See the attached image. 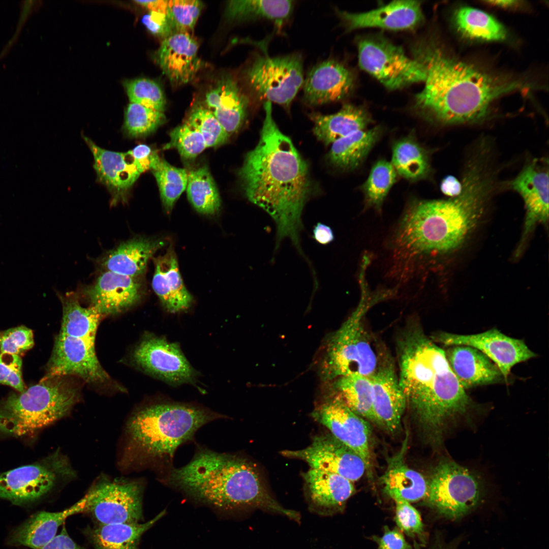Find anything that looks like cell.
Listing matches in <instances>:
<instances>
[{
    "mask_svg": "<svg viewBox=\"0 0 549 549\" xmlns=\"http://www.w3.org/2000/svg\"><path fill=\"white\" fill-rule=\"evenodd\" d=\"M265 117L256 146L246 155L238 175L245 194L273 219L275 249L290 239L303 255L300 234L301 216L311 193L308 165L272 115L271 103H264Z\"/></svg>",
    "mask_w": 549,
    "mask_h": 549,
    "instance_id": "6da1fadb",
    "label": "cell"
},
{
    "mask_svg": "<svg viewBox=\"0 0 549 549\" xmlns=\"http://www.w3.org/2000/svg\"><path fill=\"white\" fill-rule=\"evenodd\" d=\"M396 176V172L391 163L385 160L377 162L362 186L367 205L380 208Z\"/></svg>",
    "mask_w": 549,
    "mask_h": 549,
    "instance_id": "7bdbcfd3",
    "label": "cell"
},
{
    "mask_svg": "<svg viewBox=\"0 0 549 549\" xmlns=\"http://www.w3.org/2000/svg\"><path fill=\"white\" fill-rule=\"evenodd\" d=\"M311 415L335 438L358 454L367 468H370V425L364 418L352 411L339 395L321 404Z\"/></svg>",
    "mask_w": 549,
    "mask_h": 549,
    "instance_id": "ac0fdd59",
    "label": "cell"
},
{
    "mask_svg": "<svg viewBox=\"0 0 549 549\" xmlns=\"http://www.w3.org/2000/svg\"><path fill=\"white\" fill-rule=\"evenodd\" d=\"M197 42L188 33H175L163 40L155 59L169 81L180 85L191 81L200 69Z\"/></svg>",
    "mask_w": 549,
    "mask_h": 549,
    "instance_id": "603a6c76",
    "label": "cell"
},
{
    "mask_svg": "<svg viewBox=\"0 0 549 549\" xmlns=\"http://www.w3.org/2000/svg\"><path fill=\"white\" fill-rule=\"evenodd\" d=\"M0 354H1V351H0Z\"/></svg>",
    "mask_w": 549,
    "mask_h": 549,
    "instance_id": "6125c7cd",
    "label": "cell"
},
{
    "mask_svg": "<svg viewBox=\"0 0 549 549\" xmlns=\"http://www.w3.org/2000/svg\"><path fill=\"white\" fill-rule=\"evenodd\" d=\"M156 178L163 204L170 212L176 200L186 189L188 173L182 168H177L160 159L152 170Z\"/></svg>",
    "mask_w": 549,
    "mask_h": 549,
    "instance_id": "b9f144b4",
    "label": "cell"
},
{
    "mask_svg": "<svg viewBox=\"0 0 549 549\" xmlns=\"http://www.w3.org/2000/svg\"><path fill=\"white\" fill-rule=\"evenodd\" d=\"M124 85L131 103L162 112L164 111L165 97L156 82L146 78H137L126 81Z\"/></svg>",
    "mask_w": 549,
    "mask_h": 549,
    "instance_id": "f6af8a7d",
    "label": "cell"
},
{
    "mask_svg": "<svg viewBox=\"0 0 549 549\" xmlns=\"http://www.w3.org/2000/svg\"><path fill=\"white\" fill-rule=\"evenodd\" d=\"M84 139L93 155L94 168L99 179L113 194V204L125 200L127 191L140 175L129 151L107 150L86 137Z\"/></svg>",
    "mask_w": 549,
    "mask_h": 549,
    "instance_id": "484cf974",
    "label": "cell"
},
{
    "mask_svg": "<svg viewBox=\"0 0 549 549\" xmlns=\"http://www.w3.org/2000/svg\"><path fill=\"white\" fill-rule=\"evenodd\" d=\"M453 20L458 30L470 39L500 41L507 38L505 27L492 16L479 9L459 8L453 14Z\"/></svg>",
    "mask_w": 549,
    "mask_h": 549,
    "instance_id": "8d00e7d4",
    "label": "cell"
},
{
    "mask_svg": "<svg viewBox=\"0 0 549 549\" xmlns=\"http://www.w3.org/2000/svg\"><path fill=\"white\" fill-rule=\"evenodd\" d=\"M137 278L106 270L84 290L91 306L102 315L119 313L135 304L141 296Z\"/></svg>",
    "mask_w": 549,
    "mask_h": 549,
    "instance_id": "7402d4cb",
    "label": "cell"
},
{
    "mask_svg": "<svg viewBox=\"0 0 549 549\" xmlns=\"http://www.w3.org/2000/svg\"><path fill=\"white\" fill-rule=\"evenodd\" d=\"M208 109L230 136L237 132L246 116L249 100L235 81L224 77L205 96Z\"/></svg>",
    "mask_w": 549,
    "mask_h": 549,
    "instance_id": "f546056e",
    "label": "cell"
},
{
    "mask_svg": "<svg viewBox=\"0 0 549 549\" xmlns=\"http://www.w3.org/2000/svg\"><path fill=\"white\" fill-rule=\"evenodd\" d=\"M391 163L396 172L411 180L422 179L430 171L426 151L411 138L404 139L394 144Z\"/></svg>",
    "mask_w": 549,
    "mask_h": 549,
    "instance_id": "f35d334b",
    "label": "cell"
},
{
    "mask_svg": "<svg viewBox=\"0 0 549 549\" xmlns=\"http://www.w3.org/2000/svg\"><path fill=\"white\" fill-rule=\"evenodd\" d=\"M484 494L481 478L475 473L450 460L441 462L428 481L425 499L442 516L461 518L480 502Z\"/></svg>",
    "mask_w": 549,
    "mask_h": 549,
    "instance_id": "9c48e42d",
    "label": "cell"
},
{
    "mask_svg": "<svg viewBox=\"0 0 549 549\" xmlns=\"http://www.w3.org/2000/svg\"><path fill=\"white\" fill-rule=\"evenodd\" d=\"M71 472L65 458L56 452L39 462L0 473V498L16 505L35 501Z\"/></svg>",
    "mask_w": 549,
    "mask_h": 549,
    "instance_id": "7c38bea8",
    "label": "cell"
},
{
    "mask_svg": "<svg viewBox=\"0 0 549 549\" xmlns=\"http://www.w3.org/2000/svg\"><path fill=\"white\" fill-rule=\"evenodd\" d=\"M161 512L152 519L144 523L100 525L92 533L96 549H139L142 534L165 514Z\"/></svg>",
    "mask_w": 549,
    "mask_h": 549,
    "instance_id": "d590c367",
    "label": "cell"
},
{
    "mask_svg": "<svg viewBox=\"0 0 549 549\" xmlns=\"http://www.w3.org/2000/svg\"><path fill=\"white\" fill-rule=\"evenodd\" d=\"M46 376H77L96 385L110 382L97 358L94 343L60 333L56 338Z\"/></svg>",
    "mask_w": 549,
    "mask_h": 549,
    "instance_id": "e0dca14e",
    "label": "cell"
},
{
    "mask_svg": "<svg viewBox=\"0 0 549 549\" xmlns=\"http://www.w3.org/2000/svg\"><path fill=\"white\" fill-rule=\"evenodd\" d=\"M165 120L163 112L131 103L125 112L124 128L130 136L140 137L152 133Z\"/></svg>",
    "mask_w": 549,
    "mask_h": 549,
    "instance_id": "ee69618b",
    "label": "cell"
},
{
    "mask_svg": "<svg viewBox=\"0 0 549 549\" xmlns=\"http://www.w3.org/2000/svg\"><path fill=\"white\" fill-rule=\"evenodd\" d=\"M448 347L445 351L447 360L465 390L497 383L504 378L498 367L476 349L462 345Z\"/></svg>",
    "mask_w": 549,
    "mask_h": 549,
    "instance_id": "4316f807",
    "label": "cell"
},
{
    "mask_svg": "<svg viewBox=\"0 0 549 549\" xmlns=\"http://www.w3.org/2000/svg\"><path fill=\"white\" fill-rule=\"evenodd\" d=\"M362 294L357 308L331 338L327 349L325 373L330 377L351 375L372 376L377 369L378 357L363 322L372 304Z\"/></svg>",
    "mask_w": 549,
    "mask_h": 549,
    "instance_id": "ba28073f",
    "label": "cell"
},
{
    "mask_svg": "<svg viewBox=\"0 0 549 549\" xmlns=\"http://www.w3.org/2000/svg\"><path fill=\"white\" fill-rule=\"evenodd\" d=\"M440 189L445 195L449 198H453L462 193L463 184L455 176L449 175L442 179Z\"/></svg>",
    "mask_w": 549,
    "mask_h": 549,
    "instance_id": "9f6ffc18",
    "label": "cell"
},
{
    "mask_svg": "<svg viewBox=\"0 0 549 549\" xmlns=\"http://www.w3.org/2000/svg\"><path fill=\"white\" fill-rule=\"evenodd\" d=\"M425 72L424 86L415 96V108L442 125L480 121L500 97L528 84L494 76L448 54L434 41L424 40L412 48Z\"/></svg>",
    "mask_w": 549,
    "mask_h": 549,
    "instance_id": "7a4b0ae2",
    "label": "cell"
},
{
    "mask_svg": "<svg viewBox=\"0 0 549 549\" xmlns=\"http://www.w3.org/2000/svg\"><path fill=\"white\" fill-rule=\"evenodd\" d=\"M87 501L86 494L76 503L62 511L36 513L12 533L8 544L33 549L41 548L56 535L58 528L68 517L87 510Z\"/></svg>",
    "mask_w": 549,
    "mask_h": 549,
    "instance_id": "83f0119b",
    "label": "cell"
},
{
    "mask_svg": "<svg viewBox=\"0 0 549 549\" xmlns=\"http://www.w3.org/2000/svg\"><path fill=\"white\" fill-rule=\"evenodd\" d=\"M337 13L349 30L371 27L390 30L412 29L424 20L420 2L416 1H395L363 13L337 11Z\"/></svg>",
    "mask_w": 549,
    "mask_h": 549,
    "instance_id": "d4e9b609",
    "label": "cell"
},
{
    "mask_svg": "<svg viewBox=\"0 0 549 549\" xmlns=\"http://www.w3.org/2000/svg\"><path fill=\"white\" fill-rule=\"evenodd\" d=\"M486 3L489 4L501 7H510L515 6L518 3V1H486Z\"/></svg>",
    "mask_w": 549,
    "mask_h": 549,
    "instance_id": "91938a15",
    "label": "cell"
},
{
    "mask_svg": "<svg viewBox=\"0 0 549 549\" xmlns=\"http://www.w3.org/2000/svg\"><path fill=\"white\" fill-rule=\"evenodd\" d=\"M135 363L143 371L168 384L195 382L196 371L178 345L165 338L146 334L133 353Z\"/></svg>",
    "mask_w": 549,
    "mask_h": 549,
    "instance_id": "5bb4252c",
    "label": "cell"
},
{
    "mask_svg": "<svg viewBox=\"0 0 549 549\" xmlns=\"http://www.w3.org/2000/svg\"><path fill=\"white\" fill-rule=\"evenodd\" d=\"M371 378L373 422L394 433L401 427L407 402L393 364L389 361L379 364Z\"/></svg>",
    "mask_w": 549,
    "mask_h": 549,
    "instance_id": "d6986e66",
    "label": "cell"
},
{
    "mask_svg": "<svg viewBox=\"0 0 549 549\" xmlns=\"http://www.w3.org/2000/svg\"><path fill=\"white\" fill-rule=\"evenodd\" d=\"M186 189L189 201L199 212L212 215L219 210L220 195L206 167L202 166L189 172Z\"/></svg>",
    "mask_w": 549,
    "mask_h": 549,
    "instance_id": "60d3db41",
    "label": "cell"
},
{
    "mask_svg": "<svg viewBox=\"0 0 549 549\" xmlns=\"http://www.w3.org/2000/svg\"><path fill=\"white\" fill-rule=\"evenodd\" d=\"M21 367L22 360L19 355L1 353L0 383L9 385L20 392L24 391Z\"/></svg>",
    "mask_w": 549,
    "mask_h": 549,
    "instance_id": "816d5d0a",
    "label": "cell"
},
{
    "mask_svg": "<svg viewBox=\"0 0 549 549\" xmlns=\"http://www.w3.org/2000/svg\"><path fill=\"white\" fill-rule=\"evenodd\" d=\"M379 127L353 133L332 144L329 154L330 162L340 169L349 170L358 167L378 140Z\"/></svg>",
    "mask_w": 549,
    "mask_h": 549,
    "instance_id": "e575fe53",
    "label": "cell"
},
{
    "mask_svg": "<svg viewBox=\"0 0 549 549\" xmlns=\"http://www.w3.org/2000/svg\"><path fill=\"white\" fill-rule=\"evenodd\" d=\"M154 263L152 287L164 308L172 313L188 309L193 297L184 284L173 250L169 248Z\"/></svg>",
    "mask_w": 549,
    "mask_h": 549,
    "instance_id": "f1b7e54d",
    "label": "cell"
},
{
    "mask_svg": "<svg viewBox=\"0 0 549 549\" xmlns=\"http://www.w3.org/2000/svg\"><path fill=\"white\" fill-rule=\"evenodd\" d=\"M402 533L399 529H390L385 526L383 535L373 536V539L378 549H412Z\"/></svg>",
    "mask_w": 549,
    "mask_h": 549,
    "instance_id": "db71d44e",
    "label": "cell"
},
{
    "mask_svg": "<svg viewBox=\"0 0 549 549\" xmlns=\"http://www.w3.org/2000/svg\"><path fill=\"white\" fill-rule=\"evenodd\" d=\"M338 378L336 386L339 396L355 413L373 421V385L371 377L351 375Z\"/></svg>",
    "mask_w": 549,
    "mask_h": 549,
    "instance_id": "ab89813d",
    "label": "cell"
},
{
    "mask_svg": "<svg viewBox=\"0 0 549 549\" xmlns=\"http://www.w3.org/2000/svg\"><path fill=\"white\" fill-rule=\"evenodd\" d=\"M313 238L319 243L327 245L334 239L333 232L330 227L321 223H317L313 229Z\"/></svg>",
    "mask_w": 549,
    "mask_h": 549,
    "instance_id": "6f0895ef",
    "label": "cell"
},
{
    "mask_svg": "<svg viewBox=\"0 0 549 549\" xmlns=\"http://www.w3.org/2000/svg\"><path fill=\"white\" fill-rule=\"evenodd\" d=\"M544 163L536 159L528 163L509 183V187L520 195L525 203L524 236L536 224H546L548 219V169Z\"/></svg>",
    "mask_w": 549,
    "mask_h": 549,
    "instance_id": "44dd1931",
    "label": "cell"
},
{
    "mask_svg": "<svg viewBox=\"0 0 549 549\" xmlns=\"http://www.w3.org/2000/svg\"><path fill=\"white\" fill-rule=\"evenodd\" d=\"M202 7V3L197 0L168 1L167 15L174 33L193 30Z\"/></svg>",
    "mask_w": 549,
    "mask_h": 549,
    "instance_id": "c3c4849f",
    "label": "cell"
},
{
    "mask_svg": "<svg viewBox=\"0 0 549 549\" xmlns=\"http://www.w3.org/2000/svg\"><path fill=\"white\" fill-rule=\"evenodd\" d=\"M69 376H46L37 384L0 403V434L20 437L32 434L65 416L79 399V388Z\"/></svg>",
    "mask_w": 549,
    "mask_h": 549,
    "instance_id": "52a82bcc",
    "label": "cell"
},
{
    "mask_svg": "<svg viewBox=\"0 0 549 549\" xmlns=\"http://www.w3.org/2000/svg\"><path fill=\"white\" fill-rule=\"evenodd\" d=\"M432 338L447 346L462 345L476 349L498 367L505 379L515 365L537 356L524 341L507 336L496 328L471 334L442 332Z\"/></svg>",
    "mask_w": 549,
    "mask_h": 549,
    "instance_id": "9a60e30c",
    "label": "cell"
},
{
    "mask_svg": "<svg viewBox=\"0 0 549 549\" xmlns=\"http://www.w3.org/2000/svg\"><path fill=\"white\" fill-rule=\"evenodd\" d=\"M405 446L403 445L401 451L389 460L381 480L385 493L393 500L401 499L415 502L426 497L428 481L405 463Z\"/></svg>",
    "mask_w": 549,
    "mask_h": 549,
    "instance_id": "1f68e13d",
    "label": "cell"
},
{
    "mask_svg": "<svg viewBox=\"0 0 549 549\" xmlns=\"http://www.w3.org/2000/svg\"><path fill=\"white\" fill-rule=\"evenodd\" d=\"M168 1L166 0L135 1L137 4L146 8L149 11L167 14Z\"/></svg>",
    "mask_w": 549,
    "mask_h": 549,
    "instance_id": "680465c9",
    "label": "cell"
},
{
    "mask_svg": "<svg viewBox=\"0 0 549 549\" xmlns=\"http://www.w3.org/2000/svg\"><path fill=\"white\" fill-rule=\"evenodd\" d=\"M143 489L137 481L102 480L87 493V511L100 525L139 523Z\"/></svg>",
    "mask_w": 549,
    "mask_h": 549,
    "instance_id": "4fadbf2b",
    "label": "cell"
},
{
    "mask_svg": "<svg viewBox=\"0 0 549 549\" xmlns=\"http://www.w3.org/2000/svg\"><path fill=\"white\" fill-rule=\"evenodd\" d=\"M303 99L311 106L341 100L349 95L354 86L352 73L333 59L314 66L303 83Z\"/></svg>",
    "mask_w": 549,
    "mask_h": 549,
    "instance_id": "cb8c5ba5",
    "label": "cell"
},
{
    "mask_svg": "<svg viewBox=\"0 0 549 549\" xmlns=\"http://www.w3.org/2000/svg\"><path fill=\"white\" fill-rule=\"evenodd\" d=\"M395 504L394 521L399 529L413 538L424 536V527L419 512L410 502L393 499Z\"/></svg>",
    "mask_w": 549,
    "mask_h": 549,
    "instance_id": "681fc988",
    "label": "cell"
},
{
    "mask_svg": "<svg viewBox=\"0 0 549 549\" xmlns=\"http://www.w3.org/2000/svg\"><path fill=\"white\" fill-rule=\"evenodd\" d=\"M358 50L360 67L389 89L425 81L422 65L385 38H362L358 42Z\"/></svg>",
    "mask_w": 549,
    "mask_h": 549,
    "instance_id": "8fae6325",
    "label": "cell"
},
{
    "mask_svg": "<svg viewBox=\"0 0 549 549\" xmlns=\"http://www.w3.org/2000/svg\"><path fill=\"white\" fill-rule=\"evenodd\" d=\"M430 549H446V548H445L444 547H442V546H440V545H438L437 546L436 545L434 547H433V548H430Z\"/></svg>",
    "mask_w": 549,
    "mask_h": 549,
    "instance_id": "94428289",
    "label": "cell"
},
{
    "mask_svg": "<svg viewBox=\"0 0 549 549\" xmlns=\"http://www.w3.org/2000/svg\"><path fill=\"white\" fill-rule=\"evenodd\" d=\"M142 21L151 34L163 40L175 33L167 14L149 11L143 17Z\"/></svg>",
    "mask_w": 549,
    "mask_h": 549,
    "instance_id": "f5cc1de1",
    "label": "cell"
},
{
    "mask_svg": "<svg viewBox=\"0 0 549 549\" xmlns=\"http://www.w3.org/2000/svg\"><path fill=\"white\" fill-rule=\"evenodd\" d=\"M163 484L196 502L231 511L259 509L297 523L300 515L272 496L256 465L237 454L198 445L191 461L159 476Z\"/></svg>",
    "mask_w": 549,
    "mask_h": 549,
    "instance_id": "5b68a950",
    "label": "cell"
},
{
    "mask_svg": "<svg viewBox=\"0 0 549 549\" xmlns=\"http://www.w3.org/2000/svg\"><path fill=\"white\" fill-rule=\"evenodd\" d=\"M169 135L170 141L165 148H175L185 159L195 158L206 148L200 132L186 123L175 128Z\"/></svg>",
    "mask_w": 549,
    "mask_h": 549,
    "instance_id": "7dc6e473",
    "label": "cell"
},
{
    "mask_svg": "<svg viewBox=\"0 0 549 549\" xmlns=\"http://www.w3.org/2000/svg\"><path fill=\"white\" fill-rule=\"evenodd\" d=\"M281 453L285 457L304 461L311 468L339 474L353 482L359 480L367 468L358 454L330 433L314 436L304 448Z\"/></svg>",
    "mask_w": 549,
    "mask_h": 549,
    "instance_id": "2e32d148",
    "label": "cell"
},
{
    "mask_svg": "<svg viewBox=\"0 0 549 549\" xmlns=\"http://www.w3.org/2000/svg\"><path fill=\"white\" fill-rule=\"evenodd\" d=\"M293 6V1L287 0L232 1L228 4L226 15L232 20L263 19L281 25L291 15Z\"/></svg>",
    "mask_w": 549,
    "mask_h": 549,
    "instance_id": "74e56055",
    "label": "cell"
},
{
    "mask_svg": "<svg viewBox=\"0 0 549 549\" xmlns=\"http://www.w3.org/2000/svg\"><path fill=\"white\" fill-rule=\"evenodd\" d=\"M303 477L309 509L320 516L342 512L354 492L353 482L336 473L310 468Z\"/></svg>",
    "mask_w": 549,
    "mask_h": 549,
    "instance_id": "ffe728a7",
    "label": "cell"
},
{
    "mask_svg": "<svg viewBox=\"0 0 549 549\" xmlns=\"http://www.w3.org/2000/svg\"><path fill=\"white\" fill-rule=\"evenodd\" d=\"M39 549H82L70 537L64 525L59 534Z\"/></svg>",
    "mask_w": 549,
    "mask_h": 549,
    "instance_id": "11a10c76",
    "label": "cell"
},
{
    "mask_svg": "<svg viewBox=\"0 0 549 549\" xmlns=\"http://www.w3.org/2000/svg\"><path fill=\"white\" fill-rule=\"evenodd\" d=\"M246 77L259 100L288 109L303 83L302 57L297 53L259 55L247 69Z\"/></svg>",
    "mask_w": 549,
    "mask_h": 549,
    "instance_id": "30bf717a",
    "label": "cell"
},
{
    "mask_svg": "<svg viewBox=\"0 0 549 549\" xmlns=\"http://www.w3.org/2000/svg\"><path fill=\"white\" fill-rule=\"evenodd\" d=\"M309 116L314 123V134L326 145L332 144L356 131L364 130L371 121L370 115L365 110L351 104H345L339 111L333 114L313 112Z\"/></svg>",
    "mask_w": 549,
    "mask_h": 549,
    "instance_id": "d6a6232c",
    "label": "cell"
},
{
    "mask_svg": "<svg viewBox=\"0 0 549 549\" xmlns=\"http://www.w3.org/2000/svg\"><path fill=\"white\" fill-rule=\"evenodd\" d=\"M33 331L21 326L9 329L0 333L1 353L19 355L34 345Z\"/></svg>",
    "mask_w": 549,
    "mask_h": 549,
    "instance_id": "f907efd6",
    "label": "cell"
},
{
    "mask_svg": "<svg viewBox=\"0 0 549 549\" xmlns=\"http://www.w3.org/2000/svg\"><path fill=\"white\" fill-rule=\"evenodd\" d=\"M59 297L63 307L59 333L95 344L98 324L103 316L92 306L82 307L74 293Z\"/></svg>",
    "mask_w": 549,
    "mask_h": 549,
    "instance_id": "836d02e7",
    "label": "cell"
},
{
    "mask_svg": "<svg viewBox=\"0 0 549 549\" xmlns=\"http://www.w3.org/2000/svg\"><path fill=\"white\" fill-rule=\"evenodd\" d=\"M397 347L399 381L407 406L438 443L447 425L467 416L474 404L451 370L445 351L418 326L406 330Z\"/></svg>",
    "mask_w": 549,
    "mask_h": 549,
    "instance_id": "3957f363",
    "label": "cell"
},
{
    "mask_svg": "<svg viewBox=\"0 0 549 549\" xmlns=\"http://www.w3.org/2000/svg\"><path fill=\"white\" fill-rule=\"evenodd\" d=\"M227 416L199 404L159 399L131 417L127 431L136 460L160 475L172 468L177 449L205 424Z\"/></svg>",
    "mask_w": 549,
    "mask_h": 549,
    "instance_id": "8992f818",
    "label": "cell"
},
{
    "mask_svg": "<svg viewBox=\"0 0 549 549\" xmlns=\"http://www.w3.org/2000/svg\"><path fill=\"white\" fill-rule=\"evenodd\" d=\"M201 134L206 147L225 143L229 135L212 113L206 108L198 106L192 110L186 122Z\"/></svg>",
    "mask_w": 549,
    "mask_h": 549,
    "instance_id": "bcb514c9",
    "label": "cell"
},
{
    "mask_svg": "<svg viewBox=\"0 0 549 549\" xmlns=\"http://www.w3.org/2000/svg\"><path fill=\"white\" fill-rule=\"evenodd\" d=\"M466 171L459 195L415 201L400 218V242L412 261L428 265L433 258L455 250L479 222L493 191V178L479 164H471Z\"/></svg>",
    "mask_w": 549,
    "mask_h": 549,
    "instance_id": "277c9868",
    "label": "cell"
},
{
    "mask_svg": "<svg viewBox=\"0 0 549 549\" xmlns=\"http://www.w3.org/2000/svg\"><path fill=\"white\" fill-rule=\"evenodd\" d=\"M164 245L163 240L134 238L111 251L101 264L106 270L137 278L144 272L148 260Z\"/></svg>",
    "mask_w": 549,
    "mask_h": 549,
    "instance_id": "4dcf8cb0",
    "label": "cell"
}]
</instances>
